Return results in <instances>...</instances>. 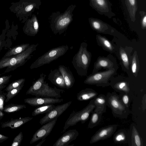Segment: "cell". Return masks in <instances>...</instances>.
<instances>
[{
    "label": "cell",
    "mask_w": 146,
    "mask_h": 146,
    "mask_svg": "<svg viewBox=\"0 0 146 146\" xmlns=\"http://www.w3.org/2000/svg\"><path fill=\"white\" fill-rule=\"evenodd\" d=\"M76 7L75 5L71 4L63 13L59 11L52 13L48 19L50 28L54 34L60 35L67 29L73 20V12Z\"/></svg>",
    "instance_id": "1"
},
{
    "label": "cell",
    "mask_w": 146,
    "mask_h": 146,
    "mask_svg": "<svg viewBox=\"0 0 146 146\" xmlns=\"http://www.w3.org/2000/svg\"><path fill=\"white\" fill-rule=\"evenodd\" d=\"M38 44H32L24 51L17 55L0 60V69L5 68L4 73L13 71L24 65L31 59L33 53L36 50Z\"/></svg>",
    "instance_id": "2"
},
{
    "label": "cell",
    "mask_w": 146,
    "mask_h": 146,
    "mask_svg": "<svg viewBox=\"0 0 146 146\" xmlns=\"http://www.w3.org/2000/svg\"><path fill=\"white\" fill-rule=\"evenodd\" d=\"M88 44L81 43L77 52L74 56L72 64L78 74L81 76H86L92 59V54L87 48Z\"/></svg>",
    "instance_id": "3"
},
{
    "label": "cell",
    "mask_w": 146,
    "mask_h": 146,
    "mask_svg": "<svg viewBox=\"0 0 146 146\" xmlns=\"http://www.w3.org/2000/svg\"><path fill=\"white\" fill-rule=\"evenodd\" d=\"M118 68H114L91 74L85 79V84L103 87L110 86V81L117 74Z\"/></svg>",
    "instance_id": "4"
},
{
    "label": "cell",
    "mask_w": 146,
    "mask_h": 146,
    "mask_svg": "<svg viewBox=\"0 0 146 146\" xmlns=\"http://www.w3.org/2000/svg\"><path fill=\"white\" fill-rule=\"evenodd\" d=\"M107 106L110 108L113 116L121 119H126L130 113L129 108L123 104L119 95L115 92H108L106 95Z\"/></svg>",
    "instance_id": "5"
},
{
    "label": "cell",
    "mask_w": 146,
    "mask_h": 146,
    "mask_svg": "<svg viewBox=\"0 0 146 146\" xmlns=\"http://www.w3.org/2000/svg\"><path fill=\"white\" fill-rule=\"evenodd\" d=\"M68 48V46L66 45L50 49L33 62L30 66V68L32 69L37 68L50 63L64 55L67 51Z\"/></svg>",
    "instance_id": "6"
},
{
    "label": "cell",
    "mask_w": 146,
    "mask_h": 146,
    "mask_svg": "<svg viewBox=\"0 0 146 146\" xmlns=\"http://www.w3.org/2000/svg\"><path fill=\"white\" fill-rule=\"evenodd\" d=\"M95 105L93 99L91 100L89 104L82 110L73 112L70 114L66 122L62 133L64 132L70 127L74 126L79 122L84 123L89 119L90 114L94 111Z\"/></svg>",
    "instance_id": "7"
},
{
    "label": "cell",
    "mask_w": 146,
    "mask_h": 146,
    "mask_svg": "<svg viewBox=\"0 0 146 146\" xmlns=\"http://www.w3.org/2000/svg\"><path fill=\"white\" fill-rule=\"evenodd\" d=\"M133 50V48L131 46H120L116 52L122 70L127 73L131 71V53Z\"/></svg>",
    "instance_id": "8"
},
{
    "label": "cell",
    "mask_w": 146,
    "mask_h": 146,
    "mask_svg": "<svg viewBox=\"0 0 146 146\" xmlns=\"http://www.w3.org/2000/svg\"><path fill=\"white\" fill-rule=\"evenodd\" d=\"M90 6L100 15L109 19L115 15L112 10V3L109 0H89Z\"/></svg>",
    "instance_id": "9"
},
{
    "label": "cell",
    "mask_w": 146,
    "mask_h": 146,
    "mask_svg": "<svg viewBox=\"0 0 146 146\" xmlns=\"http://www.w3.org/2000/svg\"><path fill=\"white\" fill-rule=\"evenodd\" d=\"M117 68L119 67L116 59L113 55L109 54L106 57L99 56L94 63L91 74L98 72L102 68L106 70Z\"/></svg>",
    "instance_id": "10"
},
{
    "label": "cell",
    "mask_w": 146,
    "mask_h": 146,
    "mask_svg": "<svg viewBox=\"0 0 146 146\" xmlns=\"http://www.w3.org/2000/svg\"><path fill=\"white\" fill-rule=\"evenodd\" d=\"M88 21L92 29L99 33L114 36L117 31L108 24L97 18L90 17Z\"/></svg>",
    "instance_id": "11"
},
{
    "label": "cell",
    "mask_w": 146,
    "mask_h": 146,
    "mask_svg": "<svg viewBox=\"0 0 146 146\" xmlns=\"http://www.w3.org/2000/svg\"><path fill=\"white\" fill-rule=\"evenodd\" d=\"M65 91L63 89L50 87L48 84L44 81L40 88L33 95L36 97H41L47 98H59Z\"/></svg>",
    "instance_id": "12"
},
{
    "label": "cell",
    "mask_w": 146,
    "mask_h": 146,
    "mask_svg": "<svg viewBox=\"0 0 146 146\" xmlns=\"http://www.w3.org/2000/svg\"><path fill=\"white\" fill-rule=\"evenodd\" d=\"M110 86L115 91L120 94H128L130 92L128 79L123 76H114L110 81Z\"/></svg>",
    "instance_id": "13"
},
{
    "label": "cell",
    "mask_w": 146,
    "mask_h": 146,
    "mask_svg": "<svg viewBox=\"0 0 146 146\" xmlns=\"http://www.w3.org/2000/svg\"><path fill=\"white\" fill-rule=\"evenodd\" d=\"M72 101H70L61 105H58L41 118L39 123L42 125L53 119L58 118L70 106Z\"/></svg>",
    "instance_id": "14"
},
{
    "label": "cell",
    "mask_w": 146,
    "mask_h": 146,
    "mask_svg": "<svg viewBox=\"0 0 146 146\" xmlns=\"http://www.w3.org/2000/svg\"><path fill=\"white\" fill-rule=\"evenodd\" d=\"M57 119V118H55L42 125L33 135L30 141V144H33L40 139H45L52 131Z\"/></svg>",
    "instance_id": "15"
},
{
    "label": "cell",
    "mask_w": 146,
    "mask_h": 146,
    "mask_svg": "<svg viewBox=\"0 0 146 146\" xmlns=\"http://www.w3.org/2000/svg\"><path fill=\"white\" fill-rule=\"evenodd\" d=\"M117 127V125L113 124L100 129L92 136L90 143L92 144L110 137L115 132Z\"/></svg>",
    "instance_id": "16"
},
{
    "label": "cell",
    "mask_w": 146,
    "mask_h": 146,
    "mask_svg": "<svg viewBox=\"0 0 146 146\" xmlns=\"http://www.w3.org/2000/svg\"><path fill=\"white\" fill-rule=\"evenodd\" d=\"M63 99L41 97L28 98L24 99V102L33 106L38 107L46 104L60 103Z\"/></svg>",
    "instance_id": "17"
},
{
    "label": "cell",
    "mask_w": 146,
    "mask_h": 146,
    "mask_svg": "<svg viewBox=\"0 0 146 146\" xmlns=\"http://www.w3.org/2000/svg\"><path fill=\"white\" fill-rule=\"evenodd\" d=\"M76 129H70L65 132L53 145V146H68L69 144L75 140L79 135Z\"/></svg>",
    "instance_id": "18"
},
{
    "label": "cell",
    "mask_w": 146,
    "mask_h": 146,
    "mask_svg": "<svg viewBox=\"0 0 146 146\" xmlns=\"http://www.w3.org/2000/svg\"><path fill=\"white\" fill-rule=\"evenodd\" d=\"M39 25L36 15L33 14L31 18L27 19L23 28L24 33L31 36H35L38 33Z\"/></svg>",
    "instance_id": "19"
},
{
    "label": "cell",
    "mask_w": 146,
    "mask_h": 146,
    "mask_svg": "<svg viewBox=\"0 0 146 146\" xmlns=\"http://www.w3.org/2000/svg\"><path fill=\"white\" fill-rule=\"evenodd\" d=\"M48 79L53 84L58 87L62 88H66L64 79L58 69L51 70Z\"/></svg>",
    "instance_id": "20"
},
{
    "label": "cell",
    "mask_w": 146,
    "mask_h": 146,
    "mask_svg": "<svg viewBox=\"0 0 146 146\" xmlns=\"http://www.w3.org/2000/svg\"><path fill=\"white\" fill-rule=\"evenodd\" d=\"M96 40L98 45L101 47L104 50L110 53L116 52L117 49L116 46L106 37L97 34L96 35Z\"/></svg>",
    "instance_id": "21"
},
{
    "label": "cell",
    "mask_w": 146,
    "mask_h": 146,
    "mask_svg": "<svg viewBox=\"0 0 146 146\" xmlns=\"http://www.w3.org/2000/svg\"><path fill=\"white\" fill-rule=\"evenodd\" d=\"M58 69L64 79L66 88L68 89L72 87L75 80L72 72L68 67L63 65L58 66Z\"/></svg>",
    "instance_id": "22"
},
{
    "label": "cell",
    "mask_w": 146,
    "mask_h": 146,
    "mask_svg": "<svg viewBox=\"0 0 146 146\" xmlns=\"http://www.w3.org/2000/svg\"><path fill=\"white\" fill-rule=\"evenodd\" d=\"M32 119V117H27L12 119L2 123L1 127L3 128L9 127L12 129H16L30 121Z\"/></svg>",
    "instance_id": "23"
},
{
    "label": "cell",
    "mask_w": 146,
    "mask_h": 146,
    "mask_svg": "<svg viewBox=\"0 0 146 146\" xmlns=\"http://www.w3.org/2000/svg\"><path fill=\"white\" fill-rule=\"evenodd\" d=\"M93 100L95 106L94 110L103 114L106 112L108 104L106 96L102 94L98 95Z\"/></svg>",
    "instance_id": "24"
},
{
    "label": "cell",
    "mask_w": 146,
    "mask_h": 146,
    "mask_svg": "<svg viewBox=\"0 0 146 146\" xmlns=\"http://www.w3.org/2000/svg\"><path fill=\"white\" fill-rule=\"evenodd\" d=\"M98 93L92 88H86L82 90L77 95V100L80 101H86L94 99Z\"/></svg>",
    "instance_id": "25"
},
{
    "label": "cell",
    "mask_w": 146,
    "mask_h": 146,
    "mask_svg": "<svg viewBox=\"0 0 146 146\" xmlns=\"http://www.w3.org/2000/svg\"><path fill=\"white\" fill-rule=\"evenodd\" d=\"M46 75L41 73L40 77L36 80L30 87L26 93V94H30L33 95L41 88L44 82Z\"/></svg>",
    "instance_id": "26"
},
{
    "label": "cell",
    "mask_w": 146,
    "mask_h": 146,
    "mask_svg": "<svg viewBox=\"0 0 146 146\" xmlns=\"http://www.w3.org/2000/svg\"><path fill=\"white\" fill-rule=\"evenodd\" d=\"M125 4L131 21L136 20V14L137 10V0H125Z\"/></svg>",
    "instance_id": "27"
},
{
    "label": "cell",
    "mask_w": 146,
    "mask_h": 146,
    "mask_svg": "<svg viewBox=\"0 0 146 146\" xmlns=\"http://www.w3.org/2000/svg\"><path fill=\"white\" fill-rule=\"evenodd\" d=\"M30 45L29 44L27 43L15 46L9 50L3 57H9L19 54L25 50Z\"/></svg>",
    "instance_id": "28"
},
{
    "label": "cell",
    "mask_w": 146,
    "mask_h": 146,
    "mask_svg": "<svg viewBox=\"0 0 146 146\" xmlns=\"http://www.w3.org/2000/svg\"><path fill=\"white\" fill-rule=\"evenodd\" d=\"M139 63L137 52L134 51L132 55L131 64V70L133 75L137 77L139 70Z\"/></svg>",
    "instance_id": "29"
},
{
    "label": "cell",
    "mask_w": 146,
    "mask_h": 146,
    "mask_svg": "<svg viewBox=\"0 0 146 146\" xmlns=\"http://www.w3.org/2000/svg\"><path fill=\"white\" fill-rule=\"evenodd\" d=\"M131 131V144L132 146H143V142L141 137L135 126L132 125Z\"/></svg>",
    "instance_id": "30"
},
{
    "label": "cell",
    "mask_w": 146,
    "mask_h": 146,
    "mask_svg": "<svg viewBox=\"0 0 146 146\" xmlns=\"http://www.w3.org/2000/svg\"><path fill=\"white\" fill-rule=\"evenodd\" d=\"M102 114L94 110L92 113L88 128L92 129L96 126L100 122Z\"/></svg>",
    "instance_id": "31"
},
{
    "label": "cell",
    "mask_w": 146,
    "mask_h": 146,
    "mask_svg": "<svg viewBox=\"0 0 146 146\" xmlns=\"http://www.w3.org/2000/svg\"><path fill=\"white\" fill-rule=\"evenodd\" d=\"M128 133L124 130H120L115 133L113 139L116 143H126L128 139Z\"/></svg>",
    "instance_id": "32"
},
{
    "label": "cell",
    "mask_w": 146,
    "mask_h": 146,
    "mask_svg": "<svg viewBox=\"0 0 146 146\" xmlns=\"http://www.w3.org/2000/svg\"><path fill=\"white\" fill-rule=\"evenodd\" d=\"M55 107L54 104H46L37 107L32 112V115L35 116L40 114L47 113Z\"/></svg>",
    "instance_id": "33"
},
{
    "label": "cell",
    "mask_w": 146,
    "mask_h": 146,
    "mask_svg": "<svg viewBox=\"0 0 146 146\" xmlns=\"http://www.w3.org/2000/svg\"><path fill=\"white\" fill-rule=\"evenodd\" d=\"M26 108L24 104H11L5 106L4 108L3 111L7 113L17 112Z\"/></svg>",
    "instance_id": "34"
},
{
    "label": "cell",
    "mask_w": 146,
    "mask_h": 146,
    "mask_svg": "<svg viewBox=\"0 0 146 146\" xmlns=\"http://www.w3.org/2000/svg\"><path fill=\"white\" fill-rule=\"evenodd\" d=\"M23 84L18 87L12 89L8 91L6 95V98L5 101L6 103L8 102L11 99L17 95L22 90L24 86Z\"/></svg>",
    "instance_id": "35"
},
{
    "label": "cell",
    "mask_w": 146,
    "mask_h": 146,
    "mask_svg": "<svg viewBox=\"0 0 146 146\" xmlns=\"http://www.w3.org/2000/svg\"><path fill=\"white\" fill-rule=\"evenodd\" d=\"M25 80V78H22L13 81L6 87L5 90L8 92L12 89L17 88L24 84Z\"/></svg>",
    "instance_id": "36"
},
{
    "label": "cell",
    "mask_w": 146,
    "mask_h": 146,
    "mask_svg": "<svg viewBox=\"0 0 146 146\" xmlns=\"http://www.w3.org/2000/svg\"><path fill=\"white\" fill-rule=\"evenodd\" d=\"M12 76V75H10L0 77V91L6 87Z\"/></svg>",
    "instance_id": "37"
},
{
    "label": "cell",
    "mask_w": 146,
    "mask_h": 146,
    "mask_svg": "<svg viewBox=\"0 0 146 146\" xmlns=\"http://www.w3.org/2000/svg\"><path fill=\"white\" fill-rule=\"evenodd\" d=\"M23 138V135L22 132H20L14 138L11 146H19L21 144Z\"/></svg>",
    "instance_id": "38"
},
{
    "label": "cell",
    "mask_w": 146,
    "mask_h": 146,
    "mask_svg": "<svg viewBox=\"0 0 146 146\" xmlns=\"http://www.w3.org/2000/svg\"><path fill=\"white\" fill-rule=\"evenodd\" d=\"M119 96L121 101L126 107L129 108L130 100L128 94L126 93H122Z\"/></svg>",
    "instance_id": "39"
},
{
    "label": "cell",
    "mask_w": 146,
    "mask_h": 146,
    "mask_svg": "<svg viewBox=\"0 0 146 146\" xmlns=\"http://www.w3.org/2000/svg\"><path fill=\"white\" fill-rule=\"evenodd\" d=\"M7 93H4L2 91H0V110L3 111L4 104L6 98Z\"/></svg>",
    "instance_id": "40"
},
{
    "label": "cell",
    "mask_w": 146,
    "mask_h": 146,
    "mask_svg": "<svg viewBox=\"0 0 146 146\" xmlns=\"http://www.w3.org/2000/svg\"><path fill=\"white\" fill-rule=\"evenodd\" d=\"M140 13L142 16L141 21V28L143 29H145L146 28V13L144 11H141Z\"/></svg>",
    "instance_id": "41"
},
{
    "label": "cell",
    "mask_w": 146,
    "mask_h": 146,
    "mask_svg": "<svg viewBox=\"0 0 146 146\" xmlns=\"http://www.w3.org/2000/svg\"><path fill=\"white\" fill-rule=\"evenodd\" d=\"M9 138V137L0 134V143H2Z\"/></svg>",
    "instance_id": "42"
},
{
    "label": "cell",
    "mask_w": 146,
    "mask_h": 146,
    "mask_svg": "<svg viewBox=\"0 0 146 146\" xmlns=\"http://www.w3.org/2000/svg\"><path fill=\"white\" fill-rule=\"evenodd\" d=\"M46 139L45 138L43 140H42V141L38 143V144L36 145L35 146H40L45 141Z\"/></svg>",
    "instance_id": "43"
},
{
    "label": "cell",
    "mask_w": 146,
    "mask_h": 146,
    "mask_svg": "<svg viewBox=\"0 0 146 146\" xmlns=\"http://www.w3.org/2000/svg\"><path fill=\"white\" fill-rule=\"evenodd\" d=\"M4 114L2 112V111L0 110V120L3 117Z\"/></svg>",
    "instance_id": "44"
},
{
    "label": "cell",
    "mask_w": 146,
    "mask_h": 146,
    "mask_svg": "<svg viewBox=\"0 0 146 146\" xmlns=\"http://www.w3.org/2000/svg\"><path fill=\"white\" fill-rule=\"evenodd\" d=\"M1 46V42H0V47Z\"/></svg>",
    "instance_id": "45"
},
{
    "label": "cell",
    "mask_w": 146,
    "mask_h": 146,
    "mask_svg": "<svg viewBox=\"0 0 146 146\" xmlns=\"http://www.w3.org/2000/svg\"></svg>",
    "instance_id": "46"
}]
</instances>
